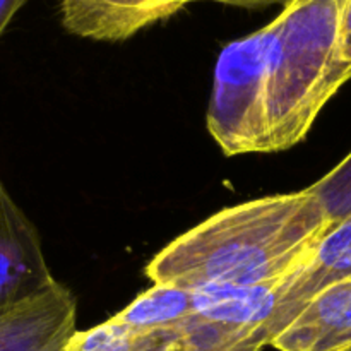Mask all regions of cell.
I'll list each match as a JSON object with an SVG mask.
<instances>
[{
  "label": "cell",
  "mask_w": 351,
  "mask_h": 351,
  "mask_svg": "<svg viewBox=\"0 0 351 351\" xmlns=\"http://www.w3.org/2000/svg\"><path fill=\"white\" fill-rule=\"evenodd\" d=\"M335 225L311 189L254 199L177 237L147 264L146 276L194 293L274 287Z\"/></svg>",
  "instance_id": "obj_1"
},
{
  "label": "cell",
  "mask_w": 351,
  "mask_h": 351,
  "mask_svg": "<svg viewBox=\"0 0 351 351\" xmlns=\"http://www.w3.org/2000/svg\"><path fill=\"white\" fill-rule=\"evenodd\" d=\"M345 5L346 0H291L267 24L273 153L302 143L326 103L351 79L341 57Z\"/></svg>",
  "instance_id": "obj_2"
},
{
  "label": "cell",
  "mask_w": 351,
  "mask_h": 351,
  "mask_svg": "<svg viewBox=\"0 0 351 351\" xmlns=\"http://www.w3.org/2000/svg\"><path fill=\"white\" fill-rule=\"evenodd\" d=\"M269 26L232 41L219 53L208 130L226 156L273 153L267 106Z\"/></svg>",
  "instance_id": "obj_3"
},
{
  "label": "cell",
  "mask_w": 351,
  "mask_h": 351,
  "mask_svg": "<svg viewBox=\"0 0 351 351\" xmlns=\"http://www.w3.org/2000/svg\"><path fill=\"white\" fill-rule=\"evenodd\" d=\"M351 280V216L329 230L317 249L285 276L263 302L254 341L269 345L328 288Z\"/></svg>",
  "instance_id": "obj_4"
},
{
  "label": "cell",
  "mask_w": 351,
  "mask_h": 351,
  "mask_svg": "<svg viewBox=\"0 0 351 351\" xmlns=\"http://www.w3.org/2000/svg\"><path fill=\"white\" fill-rule=\"evenodd\" d=\"M55 281L36 226L0 180V315Z\"/></svg>",
  "instance_id": "obj_5"
},
{
  "label": "cell",
  "mask_w": 351,
  "mask_h": 351,
  "mask_svg": "<svg viewBox=\"0 0 351 351\" xmlns=\"http://www.w3.org/2000/svg\"><path fill=\"white\" fill-rule=\"evenodd\" d=\"M77 300L55 281L36 297L0 315V351H65L75 335Z\"/></svg>",
  "instance_id": "obj_6"
},
{
  "label": "cell",
  "mask_w": 351,
  "mask_h": 351,
  "mask_svg": "<svg viewBox=\"0 0 351 351\" xmlns=\"http://www.w3.org/2000/svg\"><path fill=\"white\" fill-rule=\"evenodd\" d=\"M192 2L197 0H58V7L62 24L71 34L123 41Z\"/></svg>",
  "instance_id": "obj_7"
},
{
  "label": "cell",
  "mask_w": 351,
  "mask_h": 351,
  "mask_svg": "<svg viewBox=\"0 0 351 351\" xmlns=\"http://www.w3.org/2000/svg\"><path fill=\"white\" fill-rule=\"evenodd\" d=\"M271 346L280 351H351V280L315 297Z\"/></svg>",
  "instance_id": "obj_8"
},
{
  "label": "cell",
  "mask_w": 351,
  "mask_h": 351,
  "mask_svg": "<svg viewBox=\"0 0 351 351\" xmlns=\"http://www.w3.org/2000/svg\"><path fill=\"white\" fill-rule=\"evenodd\" d=\"M197 307V293L194 291L154 285L113 317L141 331H165L192 317Z\"/></svg>",
  "instance_id": "obj_9"
},
{
  "label": "cell",
  "mask_w": 351,
  "mask_h": 351,
  "mask_svg": "<svg viewBox=\"0 0 351 351\" xmlns=\"http://www.w3.org/2000/svg\"><path fill=\"white\" fill-rule=\"evenodd\" d=\"M65 351H149V339L141 329L112 317L88 331H75Z\"/></svg>",
  "instance_id": "obj_10"
},
{
  "label": "cell",
  "mask_w": 351,
  "mask_h": 351,
  "mask_svg": "<svg viewBox=\"0 0 351 351\" xmlns=\"http://www.w3.org/2000/svg\"><path fill=\"white\" fill-rule=\"evenodd\" d=\"M311 189L335 223L351 216V153Z\"/></svg>",
  "instance_id": "obj_11"
},
{
  "label": "cell",
  "mask_w": 351,
  "mask_h": 351,
  "mask_svg": "<svg viewBox=\"0 0 351 351\" xmlns=\"http://www.w3.org/2000/svg\"><path fill=\"white\" fill-rule=\"evenodd\" d=\"M341 57L351 69V0H346L341 26Z\"/></svg>",
  "instance_id": "obj_12"
},
{
  "label": "cell",
  "mask_w": 351,
  "mask_h": 351,
  "mask_svg": "<svg viewBox=\"0 0 351 351\" xmlns=\"http://www.w3.org/2000/svg\"><path fill=\"white\" fill-rule=\"evenodd\" d=\"M202 2V0H197ZM204 2H218L225 3V5L233 7H243V9H264L269 5H288L291 0H204Z\"/></svg>",
  "instance_id": "obj_13"
},
{
  "label": "cell",
  "mask_w": 351,
  "mask_h": 351,
  "mask_svg": "<svg viewBox=\"0 0 351 351\" xmlns=\"http://www.w3.org/2000/svg\"><path fill=\"white\" fill-rule=\"evenodd\" d=\"M26 2L27 0H0V34L5 31L17 10Z\"/></svg>",
  "instance_id": "obj_14"
}]
</instances>
